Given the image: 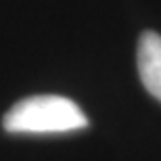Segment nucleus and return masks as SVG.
I'll list each match as a JSON object with an SVG mask.
<instances>
[{
  "label": "nucleus",
  "instance_id": "obj_1",
  "mask_svg": "<svg viewBox=\"0 0 161 161\" xmlns=\"http://www.w3.org/2000/svg\"><path fill=\"white\" fill-rule=\"evenodd\" d=\"M88 117L73 101L57 94L27 96L6 111L2 128L11 134H61L82 130Z\"/></svg>",
  "mask_w": 161,
  "mask_h": 161
},
{
  "label": "nucleus",
  "instance_id": "obj_2",
  "mask_svg": "<svg viewBox=\"0 0 161 161\" xmlns=\"http://www.w3.org/2000/svg\"><path fill=\"white\" fill-rule=\"evenodd\" d=\"M138 75L151 94L161 103V36L144 31L138 40Z\"/></svg>",
  "mask_w": 161,
  "mask_h": 161
}]
</instances>
